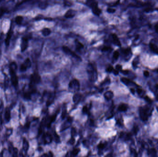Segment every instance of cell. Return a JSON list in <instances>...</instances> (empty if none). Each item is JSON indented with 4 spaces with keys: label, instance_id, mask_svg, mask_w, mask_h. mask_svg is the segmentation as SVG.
I'll return each mask as SVG.
<instances>
[{
    "label": "cell",
    "instance_id": "cell-1",
    "mask_svg": "<svg viewBox=\"0 0 158 157\" xmlns=\"http://www.w3.org/2000/svg\"><path fill=\"white\" fill-rule=\"evenodd\" d=\"M87 72L90 81L92 82H95L98 78V73L96 68L91 63L87 66Z\"/></svg>",
    "mask_w": 158,
    "mask_h": 157
},
{
    "label": "cell",
    "instance_id": "cell-2",
    "mask_svg": "<svg viewBox=\"0 0 158 157\" xmlns=\"http://www.w3.org/2000/svg\"><path fill=\"white\" fill-rule=\"evenodd\" d=\"M87 5L92 8L93 14L95 15L99 16L101 13V10L98 7V3L96 1H87Z\"/></svg>",
    "mask_w": 158,
    "mask_h": 157
},
{
    "label": "cell",
    "instance_id": "cell-3",
    "mask_svg": "<svg viewBox=\"0 0 158 157\" xmlns=\"http://www.w3.org/2000/svg\"><path fill=\"white\" fill-rule=\"evenodd\" d=\"M11 110L9 108H6L2 114V120L5 122V124L9 123L11 119Z\"/></svg>",
    "mask_w": 158,
    "mask_h": 157
},
{
    "label": "cell",
    "instance_id": "cell-4",
    "mask_svg": "<svg viewBox=\"0 0 158 157\" xmlns=\"http://www.w3.org/2000/svg\"><path fill=\"white\" fill-rule=\"evenodd\" d=\"M68 87L70 90L72 91L77 92L79 90L80 85L79 81L77 79H73L69 83L68 85Z\"/></svg>",
    "mask_w": 158,
    "mask_h": 157
},
{
    "label": "cell",
    "instance_id": "cell-5",
    "mask_svg": "<svg viewBox=\"0 0 158 157\" xmlns=\"http://www.w3.org/2000/svg\"><path fill=\"white\" fill-rule=\"evenodd\" d=\"M62 49H63V51H64V52L66 54H67L70 55L71 56L73 57L76 58V59H77L78 60H81V58L79 56H78V55H77L73 51L71 50L68 47L65 46H63L62 47Z\"/></svg>",
    "mask_w": 158,
    "mask_h": 157
},
{
    "label": "cell",
    "instance_id": "cell-6",
    "mask_svg": "<svg viewBox=\"0 0 158 157\" xmlns=\"http://www.w3.org/2000/svg\"><path fill=\"white\" fill-rule=\"evenodd\" d=\"M31 80L33 84H38L41 81V77L38 73H33L31 75Z\"/></svg>",
    "mask_w": 158,
    "mask_h": 157
},
{
    "label": "cell",
    "instance_id": "cell-7",
    "mask_svg": "<svg viewBox=\"0 0 158 157\" xmlns=\"http://www.w3.org/2000/svg\"><path fill=\"white\" fill-rule=\"evenodd\" d=\"M10 74L11 76L12 84L13 86L16 87L18 84V78L16 75V73L15 72L10 71Z\"/></svg>",
    "mask_w": 158,
    "mask_h": 157
},
{
    "label": "cell",
    "instance_id": "cell-8",
    "mask_svg": "<svg viewBox=\"0 0 158 157\" xmlns=\"http://www.w3.org/2000/svg\"><path fill=\"white\" fill-rule=\"evenodd\" d=\"M28 47V39L26 37H23L22 39L20 45L21 51L24 52Z\"/></svg>",
    "mask_w": 158,
    "mask_h": 157
},
{
    "label": "cell",
    "instance_id": "cell-9",
    "mask_svg": "<svg viewBox=\"0 0 158 157\" xmlns=\"http://www.w3.org/2000/svg\"><path fill=\"white\" fill-rule=\"evenodd\" d=\"M72 121H73V118L72 117L69 116L67 118V120L64 123H63L64 124H62V129H61V131L67 129L68 128H69V127L70 126L71 123H72Z\"/></svg>",
    "mask_w": 158,
    "mask_h": 157
},
{
    "label": "cell",
    "instance_id": "cell-10",
    "mask_svg": "<svg viewBox=\"0 0 158 157\" xmlns=\"http://www.w3.org/2000/svg\"><path fill=\"white\" fill-rule=\"evenodd\" d=\"M147 111L145 109L141 108L140 110V116L141 119L143 121H146L148 119V113Z\"/></svg>",
    "mask_w": 158,
    "mask_h": 157
},
{
    "label": "cell",
    "instance_id": "cell-11",
    "mask_svg": "<svg viewBox=\"0 0 158 157\" xmlns=\"http://www.w3.org/2000/svg\"><path fill=\"white\" fill-rule=\"evenodd\" d=\"M43 138L44 142H45V144H46L50 143L52 140V136H51L50 134H49L48 133H45L43 135Z\"/></svg>",
    "mask_w": 158,
    "mask_h": 157
},
{
    "label": "cell",
    "instance_id": "cell-12",
    "mask_svg": "<svg viewBox=\"0 0 158 157\" xmlns=\"http://www.w3.org/2000/svg\"><path fill=\"white\" fill-rule=\"evenodd\" d=\"M112 42L113 43L117 46L120 47L121 46V43L118 36L116 34H113L112 35Z\"/></svg>",
    "mask_w": 158,
    "mask_h": 157
},
{
    "label": "cell",
    "instance_id": "cell-13",
    "mask_svg": "<svg viewBox=\"0 0 158 157\" xmlns=\"http://www.w3.org/2000/svg\"><path fill=\"white\" fill-rule=\"evenodd\" d=\"M75 15V11L73 9H69L65 14V17L68 18H73Z\"/></svg>",
    "mask_w": 158,
    "mask_h": 157
},
{
    "label": "cell",
    "instance_id": "cell-14",
    "mask_svg": "<svg viewBox=\"0 0 158 157\" xmlns=\"http://www.w3.org/2000/svg\"><path fill=\"white\" fill-rule=\"evenodd\" d=\"M113 96L114 94L113 92H112V91H108L104 94L105 98L108 101L112 99L113 98Z\"/></svg>",
    "mask_w": 158,
    "mask_h": 157
},
{
    "label": "cell",
    "instance_id": "cell-15",
    "mask_svg": "<svg viewBox=\"0 0 158 157\" xmlns=\"http://www.w3.org/2000/svg\"><path fill=\"white\" fill-rule=\"evenodd\" d=\"M82 95L79 93H76L74 95L73 97V101L75 104H77L80 101Z\"/></svg>",
    "mask_w": 158,
    "mask_h": 157
},
{
    "label": "cell",
    "instance_id": "cell-16",
    "mask_svg": "<svg viewBox=\"0 0 158 157\" xmlns=\"http://www.w3.org/2000/svg\"><path fill=\"white\" fill-rule=\"evenodd\" d=\"M13 34V32L11 30H10L7 33V37L5 39V44L7 46H8L10 44V39L11 38L12 35Z\"/></svg>",
    "mask_w": 158,
    "mask_h": 157
},
{
    "label": "cell",
    "instance_id": "cell-17",
    "mask_svg": "<svg viewBox=\"0 0 158 157\" xmlns=\"http://www.w3.org/2000/svg\"><path fill=\"white\" fill-rule=\"evenodd\" d=\"M54 98H55V95L54 94H51L48 99L47 101L46 102L47 106H50L51 104L53 102Z\"/></svg>",
    "mask_w": 158,
    "mask_h": 157
},
{
    "label": "cell",
    "instance_id": "cell-18",
    "mask_svg": "<svg viewBox=\"0 0 158 157\" xmlns=\"http://www.w3.org/2000/svg\"><path fill=\"white\" fill-rule=\"evenodd\" d=\"M128 109V106L125 104H122L119 106L118 111L120 112H126Z\"/></svg>",
    "mask_w": 158,
    "mask_h": 157
},
{
    "label": "cell",
    "instance_id": "cell-19",
    "mask_svg": "<svg viewBox=\"0 0 158 157\" xmlns=\"http://www.w3.org/2000/svg\"><path fill=\"white\" fill-rule=\"evenodd\" d=\"M149 47L151 50L153 52L158 54V47L157 45L153 44L152 43H150L149 44Z\"/></svg>",
    "mask_w": 158,
    "mask_h": 157
},
{
    "label": "cell",
    "instance_id": "cell-20",
    "mask_svg": "<svg viewBox=\"0 0 158 157\" xmlns=\"http://www.w3.org/2000/svg\"><path fill=\"white\" fill-rule=\"evenodd\" d=\"M51 29H50L49 28H44L43 29L42 31V35L45 36H49L51 34Z\"/></svg>",
    "mask_w": 158,
    "mask_h": 157
},
{
    "label": "cell",
    "instance_id": "cell-21",
    "mask_svg": "<svg viewBox=\"0 0 158 157\" xmlns=\"http://www.w3.org/2000/svg\"><path fill=\"white\" fill-rule=\"evenodd\" d=\"M75 42V45L77 50H80L81 49L84 48V45H83V44H82L80 42H79L78 40H76Z\"/></svg>",
    "mask_w": 158,
    "mask_h": 157
},
{
    "label": "cell",
    "instance_id": "cell-22",
    "mask_svg": "<svg viewBox=\"0 0 158 157\" xmlns=\"http://www.w3.org/2000/svg\"><path fill=\"white\" fill-rule=\"evenodd\" d=\"M9 68H10V71L15 72L17 70V65L15 62H12L10 65Z\"/></svg>",
    "mask_w": 158,
    "mask_h": 157
},
{
    "label": "cell",
    "instance_id": "cell-23",
    "mask_svg": "<svg viewBox=\"0 0 158 157\" xmlns=\"http://www.w3.org/2000/svg\"><path fill=\"white\" fill-rule=\"evenodd\" d=\"M23 64L27 68V69H28L29 68H30L32 66V63H31V61L30 60V59L29 58H27L26 59L25 62L23 63Z\"/></svg>",
    "mask_w": 158,
    "mask_h": 157
},
{
    "label": "cell",
    "instance_id": "cell-24",
    "mask_svg": "<svg viewBox=\"0 0 158 157\" xmlns=\"http://www.w3.org/2000/svg\"><path fill=\"white\" fill-rule=\"evenodd\" d=\"M23 19V18L22 16H18L15 18V22L17 24L20 25V24H21Z\"/></svg>",
    "mask_w": 158,
    "mask_h": 157
},
{
    "label": "cell",
    "instance_id": "cell-25",
    "mask_svg": "<svg viewBox=\"0 0 158 157\" xmlns=\"http://www.w3.org/2000/svg\"><path fill=\"white\" fill-rule=\"evenodd\" d=\"M121 82L124 83V84L127 85L129 84L130 82V80L129 79L127 78H123L121 79Z\"/></svg>",
    "mask_w": 158,
    "mask_h": 157
},
{
    "label": "cell",
    "instance_id": "cell-26",
    "mask_svg": "<svg viewBox=\"0 0 158 157\" xmlns=\"http://www.w3.org/2000/svg\"><path fill=\"white\" fill-rule=\"evenodd\" d=\"M53 135H54V138L55 141L57 143H59L60 142V139L58 135H57V134L56 132H54Z\"/></svg>",
    "mask_w": 158,
    "mask_h": 157
},
{
    "label": "cell",
    "instance_id": "cell-27",
    "mask_svg": "<svg viewBox=\"0 0 158 157\" xmlns=\"http://www.w3.org/2000/svg\"><path fill=\"white\" fill-rule=\"evenodd\" d=\"M24 97L25 99L26 100H31V93L30 92H26L24 94Z\"/></svg>",
    "mask_w": 158,
    "mask_h": 157
},
{
    "label": "cell",
    "instance_id": "cell-28",
    "mask_svg": "<svg viewBox=\"0 0 158 157\" xmlns=\"http://www.w3.org/2000/svg\"><path fill=\"white\" fill-rule=\"evenodd\" d=\"M82 112L86 114H88L89 113V108L86 106H84L82 108Z\"/></svg>",
    "mask_w": 158,
    "mask_h": 157
},
{
    "label": "cell",
    "instance_id": "cell-29",
    "mask_svg": "<svg viewBox=\"0 0 158 157\" xmlns=\"http://www.w3.org/2000/svg\"><path fill=\"white\" fill-rule=\"evenodd\" d=\"M105 143L101 142H100L98 144V148L99 150H103L105 147Z\"/></svg>",
    "mask_w": 158,
    "mask_h": 157
},
{
    "label": "cell",
    "instance_id": "cell-30",
    "mask_svg": "<svg viewBox=\"0 0 158 157\" xmlns=\"http://www.w3.org/2000/svg\"><path fill=\"white\" fill-rule=\"evenodd\" d=\"M44 157H53L54 154L51 151H49L47 153H45L43 154Z\"/></svg>",
    "mask_w": 158,
    "mask_h": 157
},
{
    "label": "cell",
    "instance_id": "cell-31",
    "mask_svg": "<svg viewBox=\"0 0 158 157\" xmlns=\"http://www.w3.org/2000/svg\"><path fill=\"white\" fill-rule=\"evenodd\" d=\"M119 55H120V54H119L118 52V51H115L113 53V58L115 60H118L119 57Z\"/></svg>",
    "mask_w": 158,
    "mask_h": 157
},
{
    "label": "cell",
    "instance_id": "cell-32",
    "mask_svg": "<svg viewBox=\"0 0 158 157\" xmlns=\"http://www.w3.org/2000/svg\"><path fill=\"white\" fill-rule=\"evenodd\" d=\"M114 69V68L113 67V66H108V67L106 69V71L107 72L111 73V72H113Z\"/></svg>",
    "mask_w": 158,
    "mask_h": 157
},
{
    "label": "cell",
    "instance_id": "cell-33",
    "mask_svg": "<svg viewBox=\"0 0 158 157\" xmlns=\"http://www.w3.org/2000/svg\"><path fill=\"white\" fill-rule=\"evenodd\" d=\"M149 153L151 154V155L152 156H155L156 155V150L155 149L152 148V149H151L150 150Z\"/></svg>",
    "mask_w": 158,
    "mask_h": 157
},
{
    "label": "cell",
    "instance_id": "cell-34",
    "mask_svg": "<svg viewBox=\"0 0 158 157\" xmlns=\"http://www.w3.org/2000/svg\"><path fill=\"white\" fill-rule=\"evenodd\" d=\"M107 11L108 12L110 13H114L116 12V9L113 8H111V7H109L107 9Z\"/></svg>",
    "mask_w": 158,
    "mask_h": 157
},
{
    "label": "cell",
    "instance_id": "cell-35",
    "mask_svg": "<svg viewBox=\"0 0 158 157\" xmlns=\"http://www.w3.org/2000/svg\"><path fill=\"white\" fill-rule=\"evenodd\" d=\"M110 49H112L111 47H108V46H105L102 49V51L103 52H106V51H108L110 50Z\"/></svg>",
    "mask_w": 158,
    "mask_h": 157
},
{
    "label": "cell",
    "instance_id": "cell-36",
    "mask_svg": "<svg viewBox=\"0 0 158 157\" xmlns=\"http://www.w3.org/2000/svg\"><path fill=\"white\" fill-rule=\"evenodd\" d=\"M47 6V4L46 3H44V2H42V3L40 4V8H42V9H44L46 7V6Z\"/></svg>",
    "mask_w": 158,
    "mask_h": 157
},
{
    "label": "cell",
    "instance_id": "cell-37",
    "mask_svg": "<svg viewBox=\"0 0 158 157\" xmlns=\"http://www.w3.org/2000/svg\"><path fill=\"white\" fill-rule=\"evenodd\" d=\"M67 114V110H66V109H65L63 111L62 114V119H64V118L66 117Z\"/></svg>",
    "mask_w": 158,
    "mask_h": 157
},
{
    "label": "cell",
    "instance_id": "cell-38",
    "mask_svg": "<svg viewBox=\"0 0 158 157\" xmlns=\"http://www.w3.org/2000/svg\"><path fill=\"white\" fill-rule=\"evenodd\" d=\"M130 48H127V49H125L123 51V53L125 55H127L130 53Z\"/></svg>",
    "mask_w": 158,
    "mask_h": 157
},
{
    "label": "cell",
    "instance_id": "cell-39",
    "mask_svg": "<svg viewBox=\"0 0 158 157\" xmlns=\"http://www.w3.org/2000/svg\"><path fill=\"white\" fill-rule=\"evenodd\" d=\"M116 69L118 72H121V71L122 70V66L120 65H117L116 66Z\"/></svg>",
    "mask_w": 158,
    "mask_h": 157
},
{
    "label": "cell",
    "instance_id": "cell-40",
    "mask_svg": "<svg viewBox=\"0 0 158 157\" xmlns=\"http://www.w3.org/2000/svg\"><path fill=\"white\" fill-rule=\"evenodd\" d=\"M138 130H139V129H138V127H137V126H134V128H133V131L134 134H135V135L137 134V132H138Z\"/></svg>",
    "mask_w": 158,
    "mask_h": 157
},
{
    "label": "cell",
    "instance_id": "cell-41",
    "mask_svg": "<svg viewBox=\"0 0 158 157\" xmlns=\"http://www.w3.org/2000/svg\"><path fill=\"white\" fill-rule=\"evenodd\" d=\"M27 68L23 64H22L20 66V71L21 72H25L27 70Z\"/></svg>",
    "mask_w": 158,
    "mask_h": 157
},
{
    "label": "cell",
    "instance_id": "cell-42",
    "mask_svg": "<svg viewBox=\"0 0 158 157\" xmlns=\"http://www.w3.org/2000/svg\"><path fill=\"white\" fill-rule=\"evenodd\" d=\"M76 134V130H75V129L74 128H72L71 129V135L72 136V137H73L74 136H75V135Z\"/></svg>",
    "mask_w": 158,
    "mask_h": 157
},
{
    "label": "cell",
    "instance_id": "cell-43",
    "mask_svg": "<svg viewBox=\"0 0 158 157\" xmlns=\"http://www.w3.org/2000/svg\"><path fill=\"white\" fill-rule=\"evenodd\" d=\"M145 100L148 103H151V102H152L151 99L147 96H146L145 97Z\"/></svg>",
    "mask_w": 158,
    "mask_h": 157
},
{
    "label": "cell",
    "instance_id": "cell-44",
    "mask_svg": "<svg viewBox=\"0 0 158 157\" xmlns=\"http://www.w3.org/2000/svg\"><path fill=\"white\" fill-rule=\"evenodd\" d=\"M121 73H122L123 74H124V75H127L128 73H129V71L128 70H122L120 72Z\"/></svg>",
    "mask_w": 158,
    "mask_h": 157
},
{
    "label": "cell",
    "instance_id": "cell-45",
    "mask_svg": "<svg viewBox=\"0 0 158 157\" xmlns=\"http://www.w3.org/2000/svg\"><path fill=\"white\" fill-rule=\"evenodd\" d=\"M74 142H75V139H74V138H73V137H72V138L70 139V140L69 141V143L71 145H73V144L74 143Z\"/></svg>",
    "mask_w": 158,
    "mask_h": 157
},
{
    "label": "cell",
    "instance_id": "cell-46",
    "mask_svg": "<svg viewBox=\"0 0 158 157\" xmlns=\"http://www.w3.org/2000/svg\"><path fill=\"white\" fill-rule=\"evenodd\" d=\"M143 74L145 77H148L149 76V72H148L147 71H144Z\"/></svg>",
    "mask_w": 158,
    "mask_h": 157
},
{
    "label": "cell",
    "instance_id": "cell-47",
    "mask_svg": "<svg viewBox=\"0 0 158 157\" xmlns=\"http://www.w3.org/2000/svg\"><path fill=\"white\" fill-rule=\"evenodd\" d=\"M119 72L118 71H117L116 69H114L113 71V73H114V74L116 76L117 75H118L119 74Z\"/></svg>",
    "mask_w": 158,
    "mask_h": 157
},
{
    "label": "cell",
    "instance_id": "cell-48",
    "mask_svg": "<svg viewBox=\"0 0 158 157\" xmlns=\"http://www.w3.org/2000/svg\"><path fill=\"white\" fill-rule=\"evenodd\" d=\"M105 157H113V154L112 152L108 153Z\"/></svg>",
    "mask_w": 158,
    "mask_h": 157
},
{
    "label": "cell",
    "instance_id": "cell-49",
    "mask_svg": "<svg viewBox=\"0 0 158 157\" xmlns=\"http://www.w3.org/2000/svg\"><path fill=\"white\" fill-rule=\"evenodd\" d=\"M137 93L138 94H140L141 93V92H142V90H141V89H137Z\"/></svg>",
    "mask_w": 158,
    "mask_h": 157
},
{
    "label": "cell",
    "instance_id": "cell-50",
    "mask_svg": "<svg viewBox=\"0 0 158 157\" xmlns=\"http://www.w3.org/2000/svg\"><path fill=\"white\" fill-rule=\"evenodd\" d=\"M151 11H152V9L150 8H147L145 10V11L146 12H149Z\"/></svg>",
    "mask_w": 158,
    "mask_h": 157
},
{
    "label": "cell",
    "instance_id": "cell-51",
    "mask_svg": "<svg viewBox=\"0 0 158 157\" xmlns=\"http://www.w3.org/2000/svg\"><path fill=\"white\" fill-rule=\"evenodd\" d=\"M130 91H131V93L132 94H135V90H134V89H130Z\"/></svg>",
    "mask_w": 158,
    "mask_h": 157
},
{
    "label": "cell",
    "instance_id": "cell-52",
    "mask_svg": "<svg viewBox=\"0 0 158 157\" xmlns=\"http://www.w3.org/2000/svg\"><path fill=\"white\" fill-rule=\"evenodd\" d=\"M155 31L156 32L158 33V24H156L155 26Z\"/></svg>",
    "mask_w": 158,
    "mask_h": 157
},
{
    "label": "cell",
    "instance_id": "cell-53",
    "mask_svg": "<svg viewBox=\"0 0 158 157\" xmlns=\"http://www.w3.org/2000/svg\"><path fill=\"white\" fill-rule=\"evenodd\" d=\"M0 157H3V154L2 151L0 152Z\"/></svg>",
    "mask_w": 158,
    "mask_h": 157
},
{
    "label": "cell",
    "instance_id": "cell-54",
    "mask_svg": "<svg viewBox=\"0 0 158 157\" xmlns=\"http://www.w3.org/2000/svg\"><path fill=\"white\" fill-rule=\"evenodd\" d=\"M155 87L157 89H158V84H156V86H155Z\"/></svg>",
    "mask_w": 158,
    "mask_h": 157
},
{
    "label": "cell",
    "instance_id": "cell-55",
    "mask_svg": "<svg viewBox=\"0 0 158 157\" xmlns=\"http://www.w3.org/2000/svg\"><path fill=\"white\" fill-rule=\"evenodd\" d=\"M157 111L158 112V107H157Z\"/></svg>",
    "mask_w": 158,
    "mask_h": 157
},
{
    "label": "cell",
    "instance_id": "cell-56",
    "mask_svg": "<svg viewBox=\"0 0 158 157\" xmlns=\"http://www.w3.org/2000/svg\"><path fill=\"white\" fill-rule=\"evenodd\" d=\"M157 72H158V69H157Z\"/></svg>",
    "mask_w": 158,
    "mask_h": 157
}]
</instances>
